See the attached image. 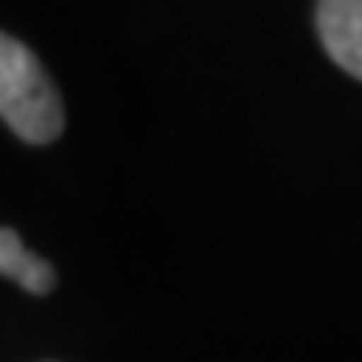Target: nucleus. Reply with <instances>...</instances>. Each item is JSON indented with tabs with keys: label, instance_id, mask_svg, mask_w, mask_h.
Segmentation results:
<instances>
[{
	"label": "nucleus",
	"instance_id": "nucleus-1",
	"mask_svg": "<svg viewBox=\"0 0 362 362\" xmlns=\"http://www.w3.org/2000/svg\"><path fill=\"white\" fill-rule=\"evenodd\" d=\"M0 117L27 144H51L64 131V104L37 54L0 34Z\"/></svg>",
	"mask_w": 362,
	"mask_h": 362
},
{
	"label": "nucleus",
	"instance_id": "nucleus-2",
	"mask_svg": "<svg viewBox=\"0 0 362 362\" xmlns=\"http://www.w3.org/2000/svg\"><path fill=\"white\" fill-rule=\"evenodd\" d=\"M315 27L325 54L362 81V0H322L315 7Z\"/></svg>",
	"mask_w": 362,
	"mask_h": 362
},
{
	"label": "nucleus",
	"instance_id": "nucleus-3",
	"mask_svg": "<svg viewBox=\"0 0 362 362\" xmlns=\"http://www.w3.org/2000/svg\"><path fill=\"white\" fill-rule=\"evenodd\" d=\"M0 275L13 279L21 288L34 292V296L51 292L54 282H57L51 265L40 255H34L13 228H4V225H0Z\"/></svg>",
	"mask_w": 362,
	"mask_h": 362
}]
</instances>
